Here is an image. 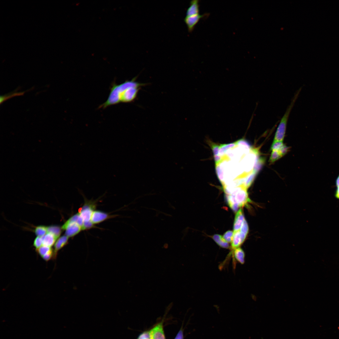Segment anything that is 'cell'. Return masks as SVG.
I'll return each instance as SVG.
<instances>
[{"mask_svg": "<svg viewBox=\"0 0 339 339\" xmlns=\"http://www.w3.org/2000/svg\"><path fill=\"white\" fill-rule=\"evenodd\" d=\"M138 84L133 80L126 81L120 84L114 83L106 101L100 105L101 108L107 107L120 102H128L136 97L138 91Z\"/></svg>", "mask_w": 339, "mask_h": 339, "instance_id": "cell-1", "label": "cell"}, {"mask_svg": "<svg viewBox=\"0 0 339 339\" xmlns=\"http://www.w3.org/2000/svg\"><path fill=\"white\" fill-rule=\"evenodd\" d=\"M208 15V13H204L202 14H199L190 16H186L184 21L187 26L189 32H191L193 30L196 25L201 19L205 17Z\"/></svg>", "mask_w": 339, "mask_h": 339, "instance_id": "cell-2", "label": "cell"}, {"mask_svg": "<svg viewBox=\"0 0 339 339\" xmlns=\"http://www.w3.org/2000/svg\"><path fill=\"white\" fill-rule=\"evenodd\" d=\"M61 228L62 230H66L65 235L68 237L75 236L82 230L81 227L76 223H65Z\"/></svg>", "mask_w": 339, "mask_h": 339, "instance_id": "cell-3", "label": "cell"}, {"mask_svg": "<svg viewBox=\"0 0 339 339\" xmlns=\"http://www.w3.org/2000/svg\"><path fill=\"white\" fill-rule=\"evenodd\" d=\"M235 196L236 201L239 207H242L250 201L247 192V189L244 186L242 187L235 193Z\"/></svg>", "mask_w": 339, "mask_h": 339, "instance_id": "cell-4", "label": "cell"}, {"mask_svg": "<svg viewBox=\"0 0 339 339\" xmlns=\"http://www.w3.org/2000/svg\"><path fill=\"white\" fill-rule=\"evenodd\" d=\"M94 206L92 203H86L80 209L79 214L84 222L91 221Z\"/></svg>", "mask_w": 339, "mask_h": 339, "instance_id": "cell-5", "label": "cell"}, {"mask_svg": "<svg viewBox=\"0 0 339 339\" xmlns=\"http://www.w3.org/2000/svg\"><path fill=\"white\" fill-rule=\"evenodd\" d=\"M163 322V321L159 322L149 331L151 339H166Z\"/></svg>", "mask_w": 339, "mask_h": 339, "instance_id": "cell-6", "label": "cell"}, {"mask_svg": "<svg viewBox=\"0 0 339 339\" xmlns=\"http://www.w3.org/2000/svg\"><path fill=\"white\" fill-rule=\"evenodd\" d=\"M68 238L65 235L58 239L54 245L53 257V259H56L58 251L67 243Z\"/></svg>", "mask_w": 339, "mask_h": 339, "instance_id": "cell-7", "label": "cell"}, {"mask_svg": "<svg viewBox=\"0 0 339 339\" xmlns=\"http://www.w3.org/2000/svg\"><path fill=\"white\" fill-rule=\"evenodd\" d=\"M108 217L109 215L107 213L101 211H96L93 212L91 221L93 224L98 223L104 221Z\"/></svg>", "mask_w": 339, "mask_h": 339, "instance_id": "cell-8", "label": "cell"}, {"mask_svg": "<svg viewBox=\"0 0 339 339\" xmlns=\"http://www.w3.org/2000/svg\"><path fill=\"white\" fill-rule=\"evenodd\" d=\"M199 2L198 0H193L190 2L189 6L186 10V16L199 14Z\"/></svg>", "mask_w": 339, "mask_h": 339, "instance_id": "cell-9", "label": "cell"}, {"mask_svg": "<svg viewBox=\"0 0 339 339\" xmlns=\"http://www.w3.org/2000/svg\"><path fill=\"white\" fill-rule=\"evenodd\" d=\"M244 219L242 210V209H240L237 212L235 217L234 223V231L240 230Z\"/></svg>", "mask_w": 339, "mask_h": 339, "instance_id": "cell-10", "label": "cell"}, {"mask_svg": "<svg viewBox=\"0 0 339 339\" xmlns=\"http://www.w3.org/2000/svg\"><path fill=\"white\" fill-rule=\"evenodd\" d=\"M231 254H233L234 258L239 263L241 264L244 263L245 254L241 248L240 247L237 248L231 251Z\"/></svg>", "mask_w": 339, "mask_h": 339, "instance_id": "cell-11", "label": "cell"}, {"mask_svg": "<svg viewBox=\"0 0 339 339\" xmlns=\"http://www.w3.org/2000/svg\"><path fill=\"white\" fill-rule=\"evenodd\" d=\"M42 238L43 245L51 247L55 244L56 241L57 239L53 234L48 232Z\"/></svg>", "mask_w": 339, "mask_h": 339, "instance_id": "cell-12", "label": "cell"}, {"mask_svg": "<svg viewBox=\"0 0 339 339\" xmlns=\"http://www.w3.org/2000/svg\"><path fill=\"white\" fill-rule=\"evenodd\" d=\"M18 88H17L15 90L4 95H1L0 97V104L12 97L23 95L25 91L18 92Z\"/></svg>", "mask_w": 339, "mask_h": 339, "instance_id": "cell-13", "label": "cell"}, {"mask_svg": "<svg viewBox=\"0 0 339 339\" xmlns=\"http://www.w3.org/2000/svg\"><path fill=\"white\" fill-rule=\"evenodd\" d=\"M231 248L233 250L239 247L242 244L239 230L234 231L232 239L231 241Z\"/></svg>", "mask_w": 339, "mask_h": 339, "instance_id": "cell-14", "label": "cell"}, {"mask_svg": "<svg viewBox=\"0 0 339 339\" xmlns=\"http://www.w3.org/2000/svg\"><path fill=\"white\" fill-rule=\"evenodd\" d=\"M226 198L229 205L230 208L234 212L237 211L239 207L235 196L233 195H226Z\"/></svg>", "mask_w": 339, "mask_h": 339, "instance_id": "cell-15", "label": "cell"}, {"mask_svg": "<svg viewBox=\"0 0 339 339\" xmlns=\"http://www.w3.org/2000/svg\"><path fill=\"white\" fill-rule=\"evenodd\" d=\"M213 239L216 243L220 247L224 248H228L229 245L227 242L221 235L215 234L213 236Z\"/></svg>", "mask_w": 339, "mask_h": 339, "instance_id": "cell-16", "label": "cell"}, {"mask_svg": "<svg viewBox=\"0 0 339 339\" xmlns=\"http://www.w3.org/2000/svg\"><path fill=\"white\" fill-rule=\"evenodd\" d=\"M83 220L79 214L78 213L72 216L65 223H76L78 224L82 229L83 226Z\"/></svg>", "mask_w": 339, "mask_h": 339, "instance_id": "cell-17", "label": "cell"}, {"mask_svg": "<svg viewBox=\"0 0 339 339\" xmlns=\"http://www.w3.org/2000/svg\"><path fill=\"white\" fill-rule=\"evenodd\" d=\"M249 228L247 223L245 219L239 230L241 241L243 243L248 233Z\"/></svg>", "mask_w": 339, "mask_h": 339, "instance_id": "cell-18", "label": "cell"}, {"mask_svg": "<svg viewBox=\"0 0 339 339\" xmlns=\"http://www.w3.org/2000/svg\"><path fill=\"white\" fill-rule=\"evenodd\" d=\"M62 230L61 227L57 226H51L47 227V233L53 234L57 239L59 238Z\"/></svg>", "mask_w": 339, "mask_h": 339, "instance_id": "cell-19", "label": "cell"}, {"mask_svg": "<svg viewBox=\"0 0 339 339\" xmlns=\"http://www.w3.org/2000/svg\"><path fill=\"white\" fill-rule=\"evenodd\" d=\"M47 227L44 226H38L36 227L35 229V232L37 236L42 237L47 233Z\"/></svg>", "mask_w": 339, "mask_h": 339, "instance_id": "cell-20", "label": "cell"}, {"mask_svg": "<svg viewBox=\"0 0 339 339\" xmlns=\"http://www.w3.org/2000/svg\"><path fill=\"white\" fill-rule=\"evenodd\" d=\"M282 157L278 150L272 151L269 161L270 163H273Z\"/></svg>", "mask_w": 339, "mask_h": 339, "instance_id": "cell-21", "label": "cell"}, {"mask_svg": "<svg viewBox=\"0 0 339 339\" xmlns=\"http://www.w3.org/2000/svg\"><path fill=\"white\" fill-rule=\"evenodd\" d=\"M52 249L49 247L43 245L36 249L38 253L41 257L47 253Z\"/></svg>", "mask_w": 339, "mask_h": 339, "instance_id": "cell-22", "label": "cell"}, {"mask_svg": "<svg viewBox=\"0 0 339 339\" xmlns=\"http://www.w3.org/2000/svg\"><path fill=\"white\" fill-rule=\"evenodd\" d=\"M283 142L273 141L271 145V150H278L283 145Z\"/></svg>", "mask_w": 339, "mask_h": 339, "instance_id": "cell-23", "label": "cell"}, {"mask_svg": "<svg viewBox=\"0 0 339 339\" xmlns=\"http://www.w3.org/2000/svg\"><path fill=\"white\" fill-rule=\"evenodd\" d=\"M234 232L232 231H228L224 234L223 237V239L228 243L231 242Z\"/></svg>", "mask_w": 339, "mask_h": 339, "instance_id": "cell-24", "label": "cell"}, {"mask_svg": "<svg viewBox=\"0 0 339 339\" xmlns=\"http://www.w3.org/2000/svg\"><path fill=\"white\" fill-rule=\"evenodd\" d=\"M43 245L42 238L37 236L33 242V246L37 249Z\"/></svg>", "mask_w": 339, "mask_h": 339, "instance_id": "cell-25", "label": "cell"}, {"mask_svg": "<svg viewBox=\"0 0 339 339\" xmlns=\"http://www.w3.org/2000/svg\"><path fill=\"white\" fill-rule=\"evenodd\" d=\"M53 250L52 249H51L47 253L42 257V258L46 261H48L51 259L53 258Z\"/></svg>", "mask_w": 339, "mask_h": 339, "instance_id": "cell-26", "label": "cell"}, {"mask_svg": "<svg viewBox=\"0 0 339 339\" xmlns=\"http://www.w3.org/2000/svg\"><path fill=\"white\" fill-rule=\"evenodd\" d=\"M137 339H151L149 331H145L141 333Z\"/></svg>", "mask_w": 339, "mask_h": 339, "instance_id": "cell-27", "label": "cell"}, {"mask_svg": "<svg viewBox=\"0 0 339 339\" xmlns=\"http://www.w3.org/2000/svg\"><path fill=\"white\" fill-rule=\"evenodd\" d=\"M93 226V224L91 221L88 222H84L82 230H85L90 229Z\"/></svg>", "mask_w": 339, "mask_h": 339, "instance_id": "cell-28", "label": "cell"}, {"mask_svg": "<svg viewBox=\"0 0 339 339\" xmlns=\"http://www.w3.org/2000/svg\"><path fill=\"white\" fill-rule=\"evenodd\" d=\"M288 147L283 144L278 151L281 155L283 156L287 153L288 151Z\"/></svg>", "mask_w": 339, "mask_h": 339, "instance_id": "cell-29", "label": "cell"}, {"mask_svg": "<svg viewBox=\"0 0 339 339\" xmlns=\"http://www.w3.org/2000/svg\"><path fill=\"white\" fill-rule=\"evenodd\" d=\"M174 339H183V331L180 329Z\"/></svg>", "mask_w": 339, "mask_h": 339, "instance_id": "cell-30", "label": "cell"}, {"mask_svg": "<svg viewBox=\"0 0 339 339\" xmlns=\"http://www.w3.org/2000/svg\"><path fill=\"white\" fill-rule=\"evenodd\" d=\"M336 188L334 196L336 199L339 200V186Z\"/></svg>", "mask_w": 339, "mask_h": 339, "instance_id": "cell-31", "label": "cell"}, {"mask_svg": "<svg viewBox=\"0 0 339 339\" xmlns=\"http://www.w3.org/2000/svg\"><path fill=\"white\" fill-rule=\"evenodd\" d=\"M335 183L336 187L339 186V174L336 180Z\"/></svg>", "mask_w": 339, "mask_h": 339, "instance_id": "cell-32", "label": "cell"}, {"mask_svg": "<svg viewBox=\"0 0 339 339\" xmlns=\"http://www.w3.org/2000/svg\"><path fill=\"white\" fill-rule=\"evenodd\" d=\"M253 150H254V149H253ZM255 151H256V150H255Z\"/></svg>", "mask_w": 339, "mask_h": 339, "instance_id": "cell-33", "label": "cell"}]
</instances>
